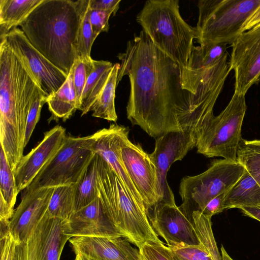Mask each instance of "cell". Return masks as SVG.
Here are the masks:
<instances>
[{
	"label": "cell",
	"instance_id": "cell-1",
	"mask_svg": "<svg viewBox=\"0 0 260 260\" xmlns=\"http://www.w3.org/2000/svg\"><path fill=\"white\" fill-rule=\"evenodd\" d=\"M121 61L117 84L129 77L128 119L156 139L173 131L190 129L200 134L206 123L191 109V94L182 88L179 66L160 50L141 30L127 42Z\"/></svg>",
	"mask_w": 260,
	"mask_h": 260
},
{
	"label": "cell",
	"instance_id": "cell-2",
	"mask_svg": "<svg viewBox=\"0 0 260 260\" xmlns=\"http://www.w3.org/2000/svg\"><path fill=\"white\" fill-rule=\"evenodd\" d=\"M40 93L46 95L26 63L1 37L0 141L14 172L23 156L28 114Z\"/></svg>",
	"mask_w": 260,
	"mask_h": 260
},
{
	"label": "cell",
	"instance_id": "cell-3",
	"mask_svg": "<svg viewBox=\"0 0 260 260\" xmlns=\"http://www.w3.org/2000/svg\"><path fill=\"white\" fill-rule=\"evenodd\" d=\"M85 0H43L20 24L32 45L67 75Z\"/></svg>",
	"mask_w": 260,
	"mask_h": 260
},
{
	"label": "cell",
	"instance_id": "cell-4",
	"mask_svg": "<svg viewBox=\"0 0 260 260\" xmlns=\"http://www.w3.org/2000/svg\"><path fill=\"white\" fill-rule=\"evenodd\" d=\"M96 180L98 197L103 208L123 237L138 248L147 242H162L151 225L145 206L136 200L99 155Z\"/></svg>",
	"mask_w": 260,
	"mask_h": 260
},
{
	"label": "cell",
	"instance_id": "cell-5",
	"mask_svg": "<svg viewBox=\"0 0 260 260\" xmlns=\"http://www.w3.org/2000/svg\"><path fill=\"white\" fill-rule=\"evenodd\" d=\"M137 22L152 42L183 71L196 39L194 27L182 18L178 0H148L137 15Z\"/></svg>",
	"mask_w": 260,
	"mask_h": 260
},
{
	"label": "cell",
	"instance_id": "cell-6",
	"mask_svg": "<svg viewBox=\"0 0 260 260\" xmlns=\"http://www.w3.org/2000/svg\"><path fill=\"white\" fill-rule=\"evenodd\" d=\"M227 59H221L208 46H193L186 68L182 71V88L191 94V109L199 119L207 122L230 72Z\"/></svg>",
	"mask_w": 260,
	"mask_h": 260
},
{
	"label": "cell",
	"instance_id": "cell-7",
	"mask_svg": "<svg viewBox=\"0 0 260 260\" xmlns=\"http://www.w3.org/2000/svg\"><path fill=\"white\" fill-rule=\"evenodd\" d=\"M260 5V0H200L194 27L200 45L232 44L243 32V25Z\"/></svg>",
	"mask_w": 260,
	"mask_h": 260
},
{
	"label": "cell",
	"instance_id": "cell-8",
	"mask_svg": "<svg viewBox=\"0 0 260 260\" xmlns=\"http://www.w3.org/2000/svg\"><path fill=\"white\" fill-rule=\"evenodd\" d=\"M244 94L234 93L228 105L206 124L197 140V152L207 157L237 160L242 126L247 109Z\"/></svg>",
	"mask_w": 260,
	"mask_h": 260
},
{
	"label": "cell",
	"instance_id": "cell-9",
	"mask_svg": "<svg viewBox=\"0 0 260 260\" xmlns=\"http://www.w3.org/2000/svg\"><path fill=\"white\" fill-rule=\"evenodd\" d=\"M245 171L238 161L220 159L213 161L201 174L183 177L179 190L183 202L179 207L188 217L193 211H202L212 199L228 191Z\"/></svg>",
	"mask_w": 260,
	"mask_h": 260
},
{
	"label": "cell",
	"instance_id": "cell-10",
	"mask_svg": "<svg viewBox=\"0 0 260 260\" xmlns=\"http://www.w3.org/2000/svg\"><path fill=\"white\" fill-rule=\"evenodd\" d=\"M92 135L67 136L60 148L41 169L25 192L60 185H74L95 155Z\"/></svg>",
	"mask_w": 260,
	"mask_h": 260
},
{
	"label": "cell",
	"instance_id": "cell-11",
	"mask_svg": "<svg viewBox=\"0 0 260 260\" xmlns=\"http://www.w3.org/2000/svg\"><path fill=\"white\" fill-rule=\"evenodd\" d=\"M198 137L196 132L184 129L168 132L155 139L154 151L149 155L156 168L161 201L175 203L173 192L167 182V173L175 161L182 160L196 146Z\"/></svg>",
	"mask_w": 260,
	"mask_h": 260
},
{
	"label": "cell",
	"instance_id": "cell-12",
	"mask_svg": "<svg viewBox=\"0 0 260 260\" xmlns=\"http://www.w3.org/2000/svg\"><path fill=\"white\" fill-rule=\"evenodd\" d=\"M229 62L235 73V92L245 95L260 79V24L242 32L232 44Z\"/></svg>",
	"mask_w": 260,
	"mask_h": 260
},
{
	"label": "cell",
	"instance_id": "cell-13",
	"mask_svg": "<svg viewBox=\"0 0 260 260\" xmlns=\"http://www.w3.org/2000/svg\"><path fill=\"white\" fill-rule=\"evenodd\" d=\"M0 37L6 39L13 51L26 63L47 97L61 87L68 75L38 51L21 29L15 28Z\"/></svg>",
	"mask_w": 260,
	"mask_h": 260
},
{
	"label": "cell",
	"instance_id": "cell-14",
	"mask_svg": "<svg viewBox=\"0 0 260 260\" xmlns=\"http://www.w3.org/2000/svg\"><path fill=\"white\" fill-rule=\"evenodd\" d=\"M124 166L140 193L148 214L162 200L156 168L149 154L130 141L121 149Z\"/></svg>",
	"mask_w": 260,
	"mask_h": 260
},
{
	"label": "cell",
	"instance_id": "cell-15",
	"mask_svg": "<svg viewBox=\"0 0 260 260\" xmlns=\"http://www.w3.org/2000/svg\"><path fill=\"white\" fill-rule=\"evenodd\" d=\"M148 217L157 236L169 247L200 244L192 219L175 203L160 202Z\"/></svg>",
	"mask_w": 260,
	"mask_h": 260
},
{
	"label": "cell",
	"instance_id": "cell-16",
	"mask_svg": "<svg viewBox=\"0 0 260 260\" xmlns=\"http://www.w3.org/2000/svg\"><path fill=\"white\" fill-rule=\"evenodd\" d=\"M128 133L127 127L111 124L109 127L103 128L92 134L94 139L92 149L109 164L127 190L145 207L140 193L125 170L121 156V148L129 141Z\"/></svg>",
	"mask_w": 260,
	"mask_h": 260
},
{
	"label": "cell",
	"instance_id": "cell-17",
	"mask_svg": "<svg viewBox=\"0 0 260 260\" xmlns=\"http://www.w3.org/2000/svg\"><path fill=\"white\" fill-rule=\"evenodd\" d=\"M66 137L65 128L56 125L45 133L41 142L22 157L14 172L19 192L31 184L41 169L60 148Z\"/></svg>",
	"mask_w": 260,
	"mask_h": 260
},
{
	"label": "cell",
	"instance_id": "cell-18",
	"mask_svg": "<svg viewBox=\"0 0 260 260\" xmlns=\"http://www.w3.org/2000/svg\"><path fill=\"white\" fill-rule=\"evenodd\" d=\"M63 226L64 233L70 239L122 237L108 218L98 197L88 205L74 211L63 220Z\"/></svg>",
	"mask_w": 260,
	"mask_h": 260
},
{
	"label": "cell",
	"instance_id": "cell-19",
	"mask_svg": "<svg viewBox=\"0 0 260 260\" xmlns=\"http://www.w3.org/2000/svg\"><path fill=\"white\" fill-rule=\"evenodd\" d=\"M54 187L25 192L9 222V231L16 242L25 240L46 214Z\"/></svg>",
	"mask_w": 260,
	"mask_h": 260
},
{
	"label": "cell",
	"instance_id": "cell-20",
	"mask_svg": "<svg viewBox=\"0 0 260 260\" xmlns=\"http://www.w3.org/2000/svg\"><path fill=\"white\" fill-rule=\"evenodd\" d=\"M75 253L93 260H144L139 249L122 237H78L69 239Z\"/></svg>",
	"mask_w": 260,
	"mask_h": 260
},
{
	"label": "cell",
	"instance_id": "cell-21",
	"mask_svg": "<svg viewBox=\"0 0 260 260\" xmlns=\"http://www.w3.org/2000/svg\"><path fill=\"white\" fill-rule=\"evenodd\" d=\"M0 236V260H43L40 222L22 242H16L9 231Z\"/></svg>",
	"mask_w": 260,
	"mask_h": 260
},
{
	"label": "cell",
	"instance_id": "cell-22",
	"mask_svg": "<svg viewBox=\"0 0 260 260\" xmlns=\"http://www.w3.org/2000/svg\"><path fill=\"white\" fill-rule=\"evenodd\" d=\"M63 220L46 213L40 221L43 260H59L63 247L70 239L64 233Z\"/></svg>",
	"mask_w": 260,
	"mask_h": 260
},
{
	"label": "cell",
	"instance_id": "cell-23",
	"mask_svg": "<svg viewBox=\"0 0 260 260\" xmlns=\"http://www.w3.org/2000/svg\"><path fill=\"white\" fill-rule=\"evenodd\" d=\"M243 207H260V186L245 169L239 181L226 192L224 209Z\"/></svg>",
	"mask_w": 260,
	"mask_h": 260
},
{
	"label": "cell",
	"instance_id": "cell-24",
	"mask_svg": "<svg viewBox=\"0 0 260 260\" xmlns=\"http://www.w3.org/2000/svg\"><path fill=\"white\" fill-rule=\"evenodd\" d=\"M43 1L0 0V36L20 25Z\"/></svg>",
	"mask_w": 260,
	"mask_h": 260
},
{
	"label": "cell",
	"instance_id": "cell-25",
	"mask_svg": "<svg viewBox=\"0 0 260 260\" xmlns=\"http://www.w3.org/2000/svg\"><path fill=\"white\" fill-rule=\"evenodd\" d=\"M49 109L55 118L63 121L79 110L72 68L67 80L61 87L46 99Z\"/></svg>",
	"mask_w": 260,
	"mask_h": 260
},
{
	"label": "cell",
	"instance_id": "cell-26",
	"mask_svg": "<svg viewBox=\"0 0 260 260\" xmlns=\"http://www.w3.org/2000/svg\"><path fill=\"white\" fill-rule=\"evenodd\" d=\"M94 68L88 78L81 100V116L90 109L104 87L114 64L109 61L94 60Z\"/></svg>",
	"mask_w": 260,
	"mask_h": 260
},
{
	"label": "cell",
	"instance_id": "cell-27",
	"mask_svg": "<svg viewBox=\"0 0 260 260\" xmlns=\"http://www.w3.org/2000/svg\"><path fill=\"white\" fill-rule=\"evenodd\" d=\"M119 67L120 63L114 64L104 87L90 109L92 116L113 122L117 121L115 98Z\"/></svg>",
	"mask_w": 260,
	"mask_h": 260
},
{
	"label": "cell",
	"instance_id": "cell-28",
	"mask_svg": "<svg viewBox=\"0 0 260 260\" xmlns=\"http://www.w3.org/2000/svg\"><path fill=\"white\" fill-rule=\"evenodd\" d=\"M98 155L87 165L74 187V211L93 202L98 197L97 188Z\"/></svg>",
	"mask_w": 260,
	"mask_h": 260
},
{
	"label": "cell",
	"instance_id": "cell-29",
	"mask_svg": "<svg viewBox=\"0 0 260 260\" xmlns=\"http://www.w3.org/2000/svg\"><path fill=\"white\" fill-rule=\"evenodd\" d=\"M74 185H60L54 187L47 212L52 217L67 219L74 212Z\"/></svg>",
	"mask_w": 260,
	"mask_h": 260
},
{
	"label": "cell",
	"instance_id": "cell-30",
	"mask_svg": "<svg viewBox=\"0 0 260 260\" xmlns=\"http://www.w3.org/2000/svg\"><path fill=\"white\" fill-rule=\"evenodd\" d=\"M192 222L201 245L211 255L213 260H222L212 229L211 217L199 210L192 211Z\"/></svg>",
	"mask_w": 260,
	"mask_h": 260
},
{
	"label": "cell",
	"instance_id": "cell-31",
	"mask_svg": "<svg viewBox=\"0 0 260 260\" xmlns=\"http://www.w3.org/2000/svg\"><path fill=\"white\" fill-rule=\"evenodd\" d=\"M237 160L260 186V140H246L242 138L237 151Z\"/></svg>",
	"mask_w": 260,
	"mask_h": 260
},
{
	"label": "cell",
	"instance_id": "cell-32",
	"mask_svg": "<svg viewBox=\"0 0 260 260\" xmlns=\"http://www.w3.org/2000/svg\"><path fill=\"white\" fill-rule=\"evenodd\" d=\"M89 14V0H85L75 41L77 58L91 57V47L95 38L93 34Z\"/></svg>",
	"mask_w": 260,
	"mask_h": 260
},
{
	"label": "cell",
	"instance_id": "cell-33",
	"mask_svg": "<svg viewBox=\"0 0 260 260\" xmlns=\"http://www.w3.org/2000/svg\"><path fill=\"white\" fill-rule=\"evenodd\" d=\"M19 191L14 172L11 169L6 156L1 147L0 152V196L13 209Z\"/></svg>",
	"mask_w": 260,
	"mask_h": 260
},
{
	"label": "cell",
	"instance_id": "cell-34",
	"mask_svg": "<svg viewBox=\"0 0 260 260\" xmlns=\"http://www.w3.org/2000/svg\"><path fill=\"white\" fill-rule=\"evenodd\" d=\"M73 79L77 103L80 110L81 100L88 77L94 68V60L90 57H79L75 59L72 67Z\"/></svg>",
	"mask_w": 260,
	"mask_h": 260
},
{
	"label": "cell",
	"instance_id": "cell-35",
	"mask_svg": "<svg viewBox=\"0 0 260 260\" xmlns=\"http://www.w3.org/2000/svg\"><path fill=\"white\" fill-rule=\"evenodd\" d=\"M169 248L174 260H213L201 244Z\"/></svg>",
	"mask_w": 260,
	"mask_h": 260
},
{
	"label": "cell",
	"instance_id": "cell-36",
	"mask_svg": "<svg viewBox=\"0 0 260 260\" xmlns=\"http://www.w3.org/2000/svg\"><path fill=\"white\" fill-rule=\"evenodd\" d=\"M138 249L144 260H174L169 247L163 242H147Z\"/></svg>",
	"mask_w": 260,
	"mask_h": 260
},
{
	"label": "cell",
	"instance_id": "cell-37",
	"mask_svg": "<svg viewBox=\"0 0 260 260\" xmlns=\"http://www.w3.org/2000/svg\"><path fill=\"white\" fill-rule=\"evenodd\" d=\"M47 97L44 93H40L32 103L27 117L24 138L25 147L28 144L35 126L39 121L42 108L46 103Z\"/></svg>",
	"mask_w": 260,
	"mask_h": 260
},
{
	"label": "cell",
	"instance_id": "cell-38",
	"mask_svg": "<svg viewBox=\"0 0 260 260\" xmlns=\"http://www.w3.org/2000/svg\"><path fill=\"white\" fill-rule=\"evenodd\" d=\"M113 13L110 11L90 9L89 18L94 38L102 32H108L109 29V20Z\"/></svg>",
	"mask_w": 260,
	"mask_h": 260
},
{
	"label": "cell",
	"instance_id": "cell-39",
	"mask_svg": "<svg viewBox=\"0 0 260 260\" xmlns=\"http://www.w3.org/2000/svg\"><path fill=\"white\" fill-rule=\"evenodd\" d=\"M226 192L221 193L210 201L202 211L205 215L212 217L215 214L222 212L223 208V201Z\"/></svg>",
	"mask_w": 260,
	"mask_h": 260
},
{
	"label": "cell",
	"instance_id": "cell-40",
	"mask_svg": "<svg viewBox=\"0 0 260 260\" xmlns=\"http://www.w3.org/2000/svg\"><path fill=\"white\" fill-rule=\"evenodd\" d=\"M120 0H89V7L92 10L110 11L115 15L119 9Z\"/></svg>",
	"mask_w": 260,
	"mask_h": 260
},
{
	"label": "cell",
	"instance_id": "cell-41",
	"mask_svg": "<svg viewBox=\"0 0 260 260\" xmlns=\"http://www.w3.org/2000/svg\"><path fill=\"white\" fill-rule=\"evenodd\" d=\"M260 24V5L254 11L243 25L242 32Z\"/></svg>",
	"mask_w": 260,
	"mask_h": 260
},
{
	"label": "cell",
	"instance_id": "cell-42",
	"mask_svg": "<svg viewBox=\"0 0 260 260\" xmlns=\"http://www.w3.org/2000/svg\"><path fill=\"white\" fill-rule=\"evenodd\" d=\"M239 209L246 216L254 218L260 221V207H243Z\"/></svg>",
	"mask_w": 260,
	"mask_h": 260
},
{
	"label": "cell",
	"instance_id": "cell-43",
	"mask_svg": "<svg viewBox=\"0 0 260 260\" xmlns=\"http://www.w3.org/2000/svg\"><path fill=\"white\" fill-rule=\"evenodd\" d=\"M221 257L222 260H234L232 259L230 256L228 254L223 246L222 245L221 247Z\"/></svg>",
	"mask_w": 260,
	"mask_h": 260
},
{
	"label": "cell",
	"instance_id": "cell-44",
	"mask_svg": "<svg viewBox=\"0 0 260 260\" xmlns=\"http://www.w3.org/2000/svg\"><path fill=\"white\" fill-rule=\"evenodd\" d=\"M76 254V257L75 260H93L90 258H89L83 254L80 253H77Z\"/></svg>",
	"mask_w": 260,
	"mask_h": 260
}]
</instances>
